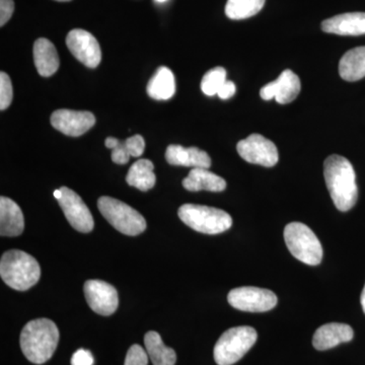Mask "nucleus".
I'll list each match as a JSON object with an SVG mask.
<instances>
[{
	"mask_svg": "<svg viewBox=\"0 0 365 365\" xmlns=\"http://www.w3.org/2000/svg\"><path fill=\"white\" fill-rule=\"evenodd\" d=\"M165 160L170 165L191 167L193 169H209L211 167V158L206 151L198 148H185L176 144H172L167 148Z\"/></svg>",
	"mask_w": 365,
	"mask_h": 365,
	"instance_id": "nucleus-17",
	"label": "nucleus"
},
{
	"mask_svg": "<svg viewBox=\"0 0 365 365\" xmlns=\"http://www.w3.org/2000/svg\"><path fill=\"white\" fill-rule=\"evenodd\" d=\"M228 304L235 309L250 313H264L271 311L277 304V297L273 292L264 288L244 287L230 290Z\"/></svg>",
	"mask_w": 365,
	"mask_h": 365,
	"instance_id": "nucleus-8",
	"label": "nucleus"
},
{
	"mask_svg": "<svg viewBox=\"0 0 365 365\" xmlns=\"http://www.w3.org/2000/svg\"><path fill=\"white\" fill-rule=\"evenodd\" d=\"M0 276L6 284L19 292H26L40 279L41 268L34 257L20 250H11L2 255Z\"/></svg>",
	"mask_w": 365,
	"mask_h": 365,
	"instance_id": "nucleus-3",
	"label": "nucleus"
},
{
	"mask_svg": "<svg viewBox=\"0 0 365 365\" xmlns=\"http://www.w3.org/2000/svg\"><path fill=\"white\" fill-rule=\"evenodd\" d=\"M34 61L37 71L43 78L56 73L60 66L58 53L51 41L46 38L36 40L34 44Z\"/></svg>",
	"mask_w": 365,
	"mask_h": 365,
	"instance_id": "nucleus-19",
	"label": "nucleus"
},
{
	"mask_svg": "<svg viewBox=\"0 0 365 365\" xmlns=\"http://www.w3.org/2000/svg\"><path fill=\"white\" fill-rule=\"evenodd\" d=\"M66 45L71 54L88 68H96L101 63L102 50L100 44L88 31L81 29L71 31L66 37Z\"/></svg>",
	"mask_w": 365,
	"mask_h": 365,
	"instance_id": "nucleus-10",
	"label": "nucleus"
},
{
	"mask_svg": "<svg viewBox=\"0 0 365 365\" xmlns=\"http://www.w3.org/2000/svg\"><path fill=\"white\" fill-rule=\"evenodd\" d=\"M14 11V0H0V26H4L11 20Z\"/></svg>",
	"mask_w": 365,
	"mask_h": 365,
	"instance_id": "nucleus-30",
	"label": "nucleus"
},
{
	"mask_svg": "<svg viewBox=\"0 0 365 365\" xmlns=\"http://www.w3.org/2000/svg\"><path fill=\"white\" fill-rule=\"evenodd\" d=\"M146 352L153 365H175L177 354L174 349L163 344L160 334L150 331L144 336Z\"/></svg>",
	"mask_w": 365,
	"mask_h": 365,
	"instance_id": "nucleus-23",
	"label": "nucleus"
},
{
	"mask_svg": "<svg viewBox=\"0 0 365 365\" xmlns=\"http://www.w3.org/2000/svg\"><path fill=\"white\" fill-rule=\"evenodd\" d=\"M59 342V330L49 319H37L29 322L21 333V351L29 361L43 364L48 361Z\"/></svg>",
	"mask_w": 365,
	"mask_h": 365,
	"instance_id": "nucleus-2",
	"label": "nucleus"
},
{
	"mask_svg": "<svg viewBox=\"0 0 365 365\" xmlns=\"http://www.w3.org/2000/svg\"><path fill=\"white\" fill-rule=\"evenodd\" d=\"M266 0H227L225 14L230 20H245L260 13Z\"/></svg>",
	"mask_w": 365,
	"mask_h": 365,
	"instance_id": "nucleus-25",
	"label": "nucleus"
},
{
	"mask_svg": "<svg viewBox=\"0 0 365 365\" xmlns=\"http://www.w3.org/2000/svg\"><path fill=\"white\" fill-rule=\"evenodd\" d=\"M53 128L67 136L78 137L90 130L96 124V117L88 111L57 110L50 119Z\"/></svg>",
	"mask_w": 365,
	"mask_h": 365,
	"instance_id": "nucleus-13",
	"label": "nucleus"
},
{
	"mask_svg": "<svg viewBox=\"0 0 365 365\" xmlns=\"http://www.w3.org/2000/svg\"><path fill=\"white\" fill-rule=\"evenodd\" d=\"M62 197L59 199L60 207L63 210L67 222L74 230L81 232H91L93 230V218L90 209L76 192L67 187H61Z\"/></svg>",
	"mask_w": 365,
	"mask_h": 365,
	"instance_id": "nucleus-11",
	"label": "nucleus"
},
{
	"mask_svg": "<svg viewBox=\"0 0 365 365\" xmlns=\"http://www.w3.org/2000/svg\"><path fill=\"white\" fill-rule=\"evenodd\" d=\"M227 81V71L223 67H215L206 72L201 81V90L208 97L217 95L218 91Z\"/></svg>",
	"mask_w": 365,
	"mask_h": 365,
	"instance_id": "nucleus-26",
	"label": "nucleus"
},
{
	"mask_svg": "<svg viewBox=\"0 0 365 365\" xmlns=\"http://www.w3.org/2000/svg\"><path fill=\"white\" fill-rule=\"evenodd\" d=\"M237 153L247 163L272 168L279 160L278 150L272 141L260 134H252L237 143Z\"/></svg>",
	"mask_w": 365,
	"mask_h": 365,
	"instance_id": "nucleus-9",
	"label": "nucleus"
},
{
	"mask_svg": "<svg viewBox=\"0 0 365 365\" xmlns=\"http://www.w3.org/2000/svg\"><path fill=\"white\" fill-rule=\"evenodd\" d=\"M14 91L11 78L6 72L0 73V110L4 111L13 102Z\"/></svg>",
	"mask_w": 365,
	"mask_h": 365,
	"instance_id": "nucleus-27",
	"label": "nucleus"
},
{
	"mask_svg": "<svg viewBox=\"0 0 365 365\" xmlns=\"http://www.w3.org/2000/svg\"><path fill=\"white\" fill-rule=\"evenodd\" d=\"M148 354L140 345H132L127 352L124 365H148Z\"/></svg>",
	"mask_w": 365,
	"mask_h": 365,
	"instance_id": "nucleus-28",
	"label": "nucleus"
},
{
	"mask_svg": "<svg viewBox=\"0 0 365 365\" xmlns=\"http://www.w3.org/2000/svg\"><path fill=\"white\" fill-rule=\"evenodd\" d=\"M341 78L347 81H357L365 78V46L353 48L340 60Z\"/></svg>",
	"mask_w": 365,
	"mask_h": 365,
	"instance_id": "nucleus-21",
	"label": "nucleus"
},
{
	"mask_svg": "<svg viewBox=\"0 0 365 365\" xmlns=\"http://www.w3.org/2000/svg\"><path fill=\"white\" fill-rule=\"evenodd\" d=\"M258 334L249 326L235 327L225 331L215 346V360L218 365L237 364L250 351Z\"/></svg>",
	"mask_w": 365,
	"mask_h": 365,
	"instance_id": "nucleus-5",
	"label": "nucleus"
},
{
	"mask_svg": "<svg viewBox=\"0 0 365 365\" xmlns=\"http://www.w3.org/2000/svg\"><path fill=\"white\" fill-rule=\"evenodd\" d=\"M157 1H158V2H165V1H167V0H157Z\"/></svg>",
	"mask_w": 365,
	"mask_h": 365,
	"instance_id": "nucleus-38",
	"label": "nucleus"
},
{
	"mask_svg": "<svg viewBox=\"0 0 365 365\" xmlns=\"http://www.w3.org/2000/svg\"><path fill=\"white\" fill-rule=\"evenodd\" d=\"M54 197H55V198L57 199V200H59V199L61 198V197H62L61 189L55 190Z\"/></svg>",
	"mask_w": 365,
	"mask_h": 365,
	"instance_id": "nucleus-36",
	"label": "nucleus"
},
{
	"mask_svg": "<svg viewBox=\"0 0 365 365\" xmlns=\"http://www.w3.org/2000/svg\"><path fill=\"white\" fill-rule=\"evenodd\" d=\"M235 93V83H232V81H227L223 83V86L220 88V91H218L217 96L222 98V100H228V98L234 97Z\"/></svg>",
	"mask_w": 365,
	"mask_h": 365,
	"instance_id": "nucleus-33",
	"label": "nucleus"
},
{
	"mask_svg": "<svg viewBox=\"0 0 365 365\" xmlns=\"http://www.w3.org/2000/svg\"><path fill=\"white\" fill-rule=\"evenodd\" d=\"M322 30L340 36L365 35V13L338 14L324 21Z\"/></svg>",
	"mask_w": 365,
	"mask_h": 365,
	"instance_id": "nucleus-16",
	"label": "nucleus"
},
{
	"mask_svg": "<svg viewBox=\"0 0 365 365\" xmlns=\"http://www.w3.org/2000/svg\"><path fill=\"white\" fill-rule=\"evenodd\" d=\"M182 186L190 192H198L202 190L209 192H222L227 188V182L208 169L195 168L190 170L188 177L182 180Z\"/></svg>",
	"mask_w": 365,
	"mask_h": 365,
	"instance_id": "nucleus-20",
	"label": "nucleus"
},
{
	"mask_svg": "<svg viewBox=\"0 0 365 365\" xmlns=\"http://www.w3.org/2000/svg\"><path fill=\"white\" fill-rule=\"evenodd\" d=\"M361 306H362V309H364V312L365 314V287L364 288V290H362V294H361Z\"/></svg>",
	"mask_w": 365,
	"mask_h": 365,
	"instance_id": "nucleus-35",
	"label": "nucleus"
},
{
	"mask_svg": "<svg viewBox=\"0 0 365 365\" xmlns=\"http://www.w3.org/2000/svg\"><path fill=\"white\" fill-rule=\"evenodd\" d=\"M98 207L107 222L118 232L126 235H138L146 230L143 215L126 203L111 197H101Z\"/></svg>",
	"mask_w": 365,
	"mask_h": 365,
	"instance_id": "nucleus-7",
	"label": "nucleus"
},
{
	"mask_svg": "<svg viewBox=\"0 0 365 365\" xmlns=\"http://www.w3.org/2000/svg\"><path fill=\"white\" fill-rule=\"evenodd\" d=\"M123 143L130 157L138 158L143 155L144 148H145V141H144L143 136L134 135L129 137Z\"/></svg>",
	"mask_w": 365,
	"mask_h": 365,
	"instance_id": "nucleus-29",
	"label": "nucleus"
},
{
	"mask_svg": "<svg viewBox=\"0 0 365 365\" xmlns=\"http://www.w3.org/2000/svg\"><path fill=\"white\" fill-rule=\"evenodd\" d=\"M284 241L295 259L309 266L319 265L323 247L313 230L302 222H292L284 228Z\"/></svg>",
	"mask_w": 365,
	"mask_h": 365,
	"instance_id": "nucleus-6",
	"label": "nucleus"
},
{
	"mask_svg": "<svg viewBox=\"0 0 365 365\" xmlns=\"http://www.w3.org/2000/svg\"><path fill=\"white\" fill-rule=\"evenodd\" d=\"M354 337L353 329L347 324L330 323L319 327L313 337V346L319 351L332 349L341 343L350 342Z\"/></svg>",
	"mask_w": 365,
	"mask_h": 365,
	"instance_id": "nucleus-15",
	"label": "nucleus"
},
{
	"mask_svg": "<svg viewBox=\"0 0 365 365\" xmlns=\"http://www.w3.org/2000/svg\"><path fill=\"white\" fill-rule=\"evenodd\" d=\"M119 143L120 141L117 138H114V137H108L105 141V145L110 148V150H114L115 148L119 145Z\"/></svg>",
	"mask_w": 365,
	"mask_h": 365,
	"instance_id": "nucleus-34",
	"label": "nucleus"
},
{
	"mask_svg": "<svg viewBox=\"0 0 365 365\" xmlns=\"http://www.w3.org/2000/svg\"><path fill=\"white\" fill-rule=\"evenodd\" d=\"M86 302L95 313L111 316L119 306L116 288L102 280H88L83 287Z\"/></svg>",
	"mask_w": 365,
	"mask_h": 365,
	"instance_id": "nucleus-12",
	"label": "nucleus"
},
{
	"mask_svg": "<svg viewBox=\"0 0 365 365\" xmlns=\"http://www.w3.org/2000/svg\"><path fill=\"white\" fill-rule=\"evenodd\" d=\"M324 176L336 208L346 212L354 207L359 189L351 163L341 155H330L324 163Z\"/></svg>",
	"mask_w": 365,
	"mask_h": 365,
	"instance_id": "nucleus-1",
	"label": "nucleus"
},
{
	"mask_svg": "<svg viewBox=\"0 0 365 365\" xmlns=\"http://www.w3.org/2000/svg\"><path fill=\"white\" fill-rule=\"evenodd\" d=\"M93 354L88 350L79 349L72 355L71 365H93Z\"/></svg>",
	"mask_w": 365,
	"mask_h": 365,
	"instance_id": "nucleus-31",
	"label": "nucleus"
},
{
	"mask_svg": "<svg viewBox=\"0 0 365 365\" xmlns=\"http://www.w3.org/2000/svg\"><path fill=\"white\" fill-rule=\"evenodd\" d=\"M180 220L192 230L206 235L227 232L232 225V216L222 209L184 204L178 211Z\"/></svg>",
	"mask_w": 365,
	"mask_h": 365,
	"instance_id": "nucleus-4",
	"label": "nucleus"
},
{
	"mask_svg": "<svg viewBox=\"0 0 365 365\" xmlns=\"http://www.w3.org/2000/svg\"><path fill=\"white\" fill-rule=\"evenodd\" d=\"M176 93V81L174 73L168 67L158 69L148 85V93L158 101L170 100Z\"/></svg>",
	"mask_w": 365,
	"mask_h": 365,
	"instance_id": "nucleus-22",
	"label": "nucleus"
},
{
	"mask_svg": "<svg viewBox=\"0 0 365 365\" xmlns=\"http://www.w3.org/2000/svg\"><path fill=\"white\" fill-rule=\"evenodd\" d=\"M155 165L148 160H139L134 163L129 169L126 176V182L131 187L146 192L155 187L157 177H155Z\"/></svg>",
	"mask_w": 365,
	"mask_h": 365,
	"instance_id": "nucleus-24",
	"label": "nucleus"
},
{
	"mask_svg": "<svg viewBox=\"0 0 365 365\" xmlns=\"http://www.w3.org/2000/svg\"><path fill=\"white\" fill-rule=\"evenodd\" d=\"M300 91V81L294 71L287 69L281 72L279 78L261 88L260 96L263 100L275 98L281 105L294 102Z\"/></svg>",
	"mask_w": 365,
	"mask_h": 365,
	"instance_id": "nucleus-14",
	"label": "nucleus"
},
{
	"mask_svg": "<svg viewBox=\"0 0 365 365\" xmlns=\"http://www.w3.org/2000/svg\"><path fill=\"white\" fill-rule=\"evenodd\" d=\"M56 1L66 2V1H71V0H56Z\"/></svg>",
	"mask_w": 365,
	"mask_h": 365,
	"instance_id": "nucleus-37",
	"label": "nucleus"
},
{
	"mask_svg": "<svg viewBox=\"0 0 365 365\" xmlns=\"http://www.w3.org/2000/svg\"><path fill=\"white\" fill-rule=\"evenodd\" d=\"M25 220L20 206L11 199L0 198V235L2 237H18L23 234Z\"/></svg>",
	"mask_w": 365,
	"mask_h": 365,
	"instance_id": "nucleus-18",
	"label": "nucleus"
},
{
	"mask_svg": "<svg viewBox=\"0 0 365 365\" xmlns=\"http://www.w3.org/2000/svg\"><path fill=\"white\" fill-rule=\"evenodd\" d=\"M111 158L113 162L118 163V165H125V163L129 162L130 155H129L128 151L126 150L124 143L120 141L119 145L115 148L114 150H112Z\"/></svg>",
	"mask_w": 365,
	"mask_h": 365,
	"instance_id": "nucleus-32",
	"label": "nucleus"
}]
</instances>
